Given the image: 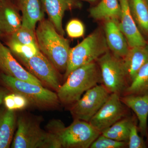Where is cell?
<instances>
[{
    "instance_id": "cell-7",
    "label": "cell",
    "mask_w": 148,
    "mask_h": 148,
    "mask_svg": "<svg viewBox=\"0 0 148 148\" xmlns=\"http://www.w3.org/2000/svg\"><path fill=\"white\" fill-rule=\"evenodd\" d=\"M97 61L103 85L110 93L120 95L128 86V81L123 59L108 51Z\"/></svg>"
},
{
    "instance_id": "cell-30",
    "label": "cell",
    "mask_w": 148,
    "mask_h": 148,
    "mask_svg": "<svg viewBox=\"0 0 148 148\" xmlns=\"http://www.w3.org/2000/svg\"><path fill=\"white\" fill-rule=\"evenodd\" d=\"M7 94V90L4 88H0V106L3 102L4 98Z\"/></svg>"
},
{
    "instance_id": "cell-29",
    "label": "cell",
    "mask_w": 148,
    "mask_h": 148,
    "mask_svg": "<svg viewBox=\"0 0 148 148\" xmlns=\"http://www.w3.org/2000/svg\"><path fill=\"white\" fill-rule=\"evenodd\" d=\"M67 34L72 38H78L84 35V26L81 21L77 19H73L69 21L66 27Z\"/></svg>"
},
{
    "instance_id": "cell-13",
    "label": "cell",
    "mask_w": 148,
    "mask_h": 148,
    "mask_svg": "<svg viewBox=\"0 0 148 148\" xmlns=\"http://www.w3.org/2000/svg\"><path fill=\"white\" fill-rule=\"evenodd\" d=\"M119 21L106 20L104 26L105 36L109 49L117 58L123 59L129 50L127 40L120 29Z\"/></svg>"
},
{
    "instance_id": "cell-11",
    "label": "cell",
    "mask_w": 148,
    "mask_h": 148,
    "mask_svg": "<svg viewBox=\"0 0 148 148\" xmlns=\"http://www.w3.org/2000/svg\"><path fill=\"white\" fill-rule=\"evenodd\" d=\"M119 3L121 13L119 27L127 40L130 48L147 44L131 14L129 0H119Z\"/></svg>"
},
{
    "instance_id": "cell-33",
    "label": "cell",
    "mask_w": 148,
    "mask_h": 148,
    "mask_svg": "<svg viewBox=\"0 0 148 148\" xmlns=\"http://www.w3.org/2000/svg\"><path fill=\"white\" fill-rule=\"evenodd\" d=\"M1 31H0V34H1Z\"/></svg>"
},
{
    "instance_id": "cell-28",
    "label": "cell",
    "mask_w": 148,
    "mask_h": 148,
    "mask_svg": "<svg viewBox=\"0 0 148 148\" xmlns=\"http://www.w3.org/2000/svg\"><path fill=\"white\" fill-rule=\"evenodd\" d=\"M127 146L129 148L146 147L144 140L138 134V127L134 121L132 123L130 127Z\"/></svg>"
},
{
    "instance_id": "cell-26",
    "label": "cell",
    "mask_w": 148,
    "mask_h": 148,
    "mask_svg": "<svg viewBox=\"0 0 148 148\" xmlns=\"http://www.w3.org/2000/svg\"><path fill=\"white\" fill-rule=\"evenodd\" d=\"M3 103L6 108L14 111L24 110L30 105L29 101L23 95L14 92L6 95Z\"/></svg>"
},
{
    "instance_id": "cell-22",
    "label": "cell",
    "mask_w": 148,
    "mask_h": 148,
    "mask_svg": "<svg viewBox=\"0 0 148 148\" xmlns=\"http://www.w3.org/2000/svg\"><path fill=\"white\" fill-rule=\"evenodd\" d=\"M123 92L124 95L148 94V61L138 71Z\"/></svg>"
},
{
    "instance_id": "cell-12",
    "label": "cell",
    "mask_w": 148,
    "mask_h": 148,
    "mask_svg": "<svg viewBox=\"0 0 148 148\" xmlns=\"http://www.w3.org/2000/svg\"><path fill=\"white\" fill-rule=\"evenodd\" d=\"M0 69L4 74L17 79L43 85L42 82L24 69L13 57L10 50L0 42Z\"/></svg>"
},
{
    "instance_id": "cell-24",
    "label": "cell",
    "mask_w": 148,
    "mask_h": 148,
    "mask_svg": "<svg viewBox=\"0 0 148 148\" xmlns=\"http://www.w3.org/2000/svg\"><path fill=\"white\" fill-rule=\"evenodd\" d=\"M9 46L12 52L18 57L30 58L40 51L38 45L36 44L22 45L10 40Z\"/></svg>"
},
{
    "instance_id": "cell-9",
    "label": "cell",
    "mask_w": 148,
    "mask_h": 148,
    "mask_svg": "<svg viewBox=\"0 0 148 148\" xmlns=\"http://www.w3.org/2000/svg\"><path fill=\"white\" fill-rule=\"evenodd\" d=\"M29 71L45 84L57 92L61 85L58 71L40 51L30 58L18 57Z\"/></svg>"
},
{
    "instance_id": "cell-5",
    "label": "cell",
    "mask_w": 148,
    "mask_h": 148,
    "mask_svg": "<svg viewBox=\"0 0 148 148\" xmlns=\"http://www.w3.org/2000/svg\"><path fill=\"white\" fill-rule=\"evenodd\" d=\"M1 78L4 84L12 92L23 95L30 105L41 109L57 107L60 103L57 93L35 84L2 74Z\"/></svg>"
},
{
    "instance_id": "cell-8",
    "label": "cell",
    "mask_w": 148,
    "mask_h": 148,
    "mask_svg": "<svg viewBox=\"0 0 148 148\" xmlns=\"http://www.w3.org/2000/svg\"><path fill=\"white\" fill-rule=\"evenodd\" d=\"M110 94L103 84L97 85L88 89L79 99L71 105L69 110L74 119L89 122Z\"/></svg>"
},
{
    "instance_id": "cell-21",
    "label": "cell",
    "mask_w": 148,
    "mask_h": 148,
    "mask_svg": "<svg viewBox=\"0 0 148 148\" xmlns=\"http://www.w3.org/2000/svg\"><path fill=\"white\" fill-rule=\"evenodd\" d=\"M130 9L141 33L148 36V4L146 0H129Z\"/></svg>"
},
{
    "instance_id": "cell-19",
    "label": "cell",
    "mask_w": 148,
    "mask_h": 148,
    "mask_svg": "<svg viewBox=\"0 0 148 148\" xmlns=\"http://www.w3.org/2000/svg\"><path fill=\"white\" fill-rule=\"evenodd\" d=\"M121 8L118 0H102L90 10L91 17L97 20H114L119 21Z\"/></svg>"
},
{
    "instance_id": "cell-10",
    "label": "cell",
    "mask_w": 148,
    "mask_h": 148,
    "mask_svg": "<svg viewBox=\"0 0 148 148\" xmlns=\"http://www.w3.org/2000/svg\"><path fill=\"white\" fill-rule=\"evenodd\" d=\"M120 95L111 93L106 103L88 122L101 134L125 116V110Z\"/></svg>"
},
{
    "instance_id": "cell-25",
    "label": "cell",
    "mask_w": 148,
    "mask_h": 148,
    "mask_svg": "<svg viewBox=\"0 0 148 148\" xmlns=\"http://www.w3.org/2000/svg\"><path fill=\"white\" fill-rule=\"evenodd\" d=\"M10 40L20 44L38 45L35 31L22 26L11 35Z\"/></svg>"
},
{
    "instance_id": "cell-17",
    "label": "cell",
    "mask_w": 148,
    "mask_h": 148,
    "mask_svg": "<svg viewBox=\"0 0 148 148\" xmlns=\"http://www.w3.org/2000/svg\"><path fill=\"white\" fill-rule=\"evenodd\" d=\"M22 13V26L36 31L37 23L43 19L39 0H18Z\"/></svg>"
},
{
    "instance_id": "cell-4",
    "label": "cell",
    "mask_w": 148,
    "mask_h": 148,
    "mask_svg": "<svg viewBox=\"0 0 148 148\" xmlns=\"http://www.w3.org/2000/svg\"><path fill=\"white\" fill-rule=\"evenodd\" d=\"M108 50L105 35L100 30L95 31L70 49L65 79L74 70L95 62Z\"/></svg>"
},
{
    "instance_id": "cell-6",
    "label": "cell",
    "mask_w": 148,
    "mask_h": 148,
    "mask_svg": "<svg viewBox=\"0 0 148 148\" xmlns=\"http://www.w3.org/2000/svg\"><path fill=\"white\" fill-rule=\"evenodd\" d=\"M17 129L12 144V148H51L50 134L40 126L33 117H18Z\"/></svg>"
},
{
    "instance_id": "cell-18",
    "label": "cell",
    "mask_w": 148,
    "mask_h": 148,
    "mask_svg": "<svg viewBox=\"0 0 148 148\" xmlns=\"http://www.w3.org/2000/svg\"><path fill=\"white\" fill-rule=\"evenodd\" d=\"M22 26V18L15 8L4 0L0 1V31L12 35Z\"/></svg>"
},
{
    "instance_id": "cell-31",
    "label": "cell",
    "mask_w": 148,
    "mask_h": 148,
    "mask_svg": "<svg viewBox=\"0 0 148 148\" xmlns=\"http://www.w3.org/2000/svg\"><path fill=\"white\" fill-rule=\"evenodd\" d=\"M87 1H94L95 0H87Z\"/></svg>"
},
{
    "instance_id": "cell-15",
    "label": "cell",
    "mask_w": 148,
    "mask_h": 148,
    "mask_svg": "<svg viewBox=\"0 0 148 148\" xmlns=\"http://www.w3.org/2000/svg\"><path fill=\"white\" fill-rule=\"evenodd\" d=\"M123 105L136 114L139 121V128L142 135L147 134L148 116V94L143 95H125L121 97Z\"/></svg>"
},
{
    "instance_id": "cell-23",
    "label": "cell",
    "mask_w": 148,
    "mask_h": 148,
    "mask_svg": "<svg viewBox=\"0 0 148 148\" xmlns=\"http://www.w3.org/2000/svg\"><path fill=\"white\" fill-rule=\"evenodd\" d=\"M133 121L130 118H123L103 131L101 134L117 141L127 143L130 127Z\"/></svg>"
},
{
    "instance_id": "cell-32",
    "label": "cell",
    "mask_w": 148,
    "mask_h": 148,
    "mask_svg": "<svg viewBox=\"0 0 148 148\" xmlns=\"http://www.w3.org/2000/svg\"><path fill=\"white\" fill-rule=\"evenodd\" d=\"M146 1H147V3L148 4V0H146Z\"/></svg>"
},
{
    "instance_id": "cell-2",
    "label": "cell",
    "mask_w": 148,
    "mask_h": 148,
    "mask_svg": "<svg viewBox=\"0 0 148 148\" xmlns=\"http://www.w3.org/2000/svg\"><path fill=\"white\" fill-rule=\"evenodd\" d=\"M40 51L58 72H66L71 48L69 41L56 30L50 20L40 21L35 31Z\"/></svg>"
},
{
    "instance_id": "cell-1",
    "label": "cell",
    "mask_w": 148,
    "mask_h": 148,
    "mask_svg": "<svg viewBox=\"0 0 148 148\" xmlns=\"http://www.w3.org/2000/svg\"><path fill=\"white\" fill-rule=\"evenodd\" d=\"M51 148H88L101 135L88 122L75 119L68 127L59 120L48 124Z\"/></svg>"
},
{
    "instance_id": "cell-34",
    "label": "cell",
    "mask_w": 148,
    "mask_h": 148,
    "mask_svg": "<svg viewBox=\"0 0 148 148\" xmlns=\"http://www.w3.org/2000/svg\"><path fill=\"white\" fill-rule=\"evenodd\" d=\"M2 0H0V1H1Z\"/></svg>"
},
{
    "instance_id": "cell-14",
    "label": "cell",
    "mask_w": 148,
    "mask_h": 148,
    "mask_svg": "<svg viewBox=\"0 0 148 148\" xmlns=\"http://www.w3.org/2000/svg\"><path fill=\"white\" fill-rule=\"evenodd\" d=\"M49 20L54 25L58 33L64 36L63 17L66 11L79 8L80 3L78 0H41Z\"/></svg>"
},
{
    "instance_id": "cell-3",
    "label": "cell",
    "mask_w": 148,
    "mask_h": 148,
    "mask_svg": "<svg viewBox=\"0 0 148 148\" xmlns=\"http://www.w3.org/2000/svg\"><path fill=\"white\" fill-rule=\"evenodd\" d=\"M66 79L57 94L60 103L70 106L88 89L102 82L100 69L95 62L74 70Z\"/></svg>"
},
{
    "instance_id": "cell-27",
    "label": "cell",
    "mask_w": 148,
    "mask_h": 148,
    "mask_svg": "<svg viewBox=\"0 0 148 148\" xmlns=\"http://www.w3.org/2000/svg\"><path fill=\"white\" fill-rule=\"evenodd\" d=\"M127 146V143L111 139L101 134L90 146V148H123Z\"/></svg>"
},
{
    "instance_id": "cell-16",
    "label": "cell",
    "mask_w": 148,
    "mask_h": 148,
    "mask_svg": "<svg viewBox=\"0 0 148 148\" xmlns=\"http://www.w3.org/2000/svg\"><path fill=\"white\" fill-rule=\"evenodd\" d=\"M123 61L130 83L138 71L148 61V45L130 48Z\"/></svg>"
},
{
    "instance_id": "cell-20",
    "label": "cell",
    "mask_w": 148,
    "mask_h": 148,
    "mask_svg": "<svg viewBox=\"0 0 148 148\" xmlns=\"http://www.w3.org/2000/svg\"><path fill=\"white\" fill-rule=\"evenodd\" d=\"M16 124L14 111L6 109L0 112V148L10 147Z\"/></svg>"
}]
</instances>
